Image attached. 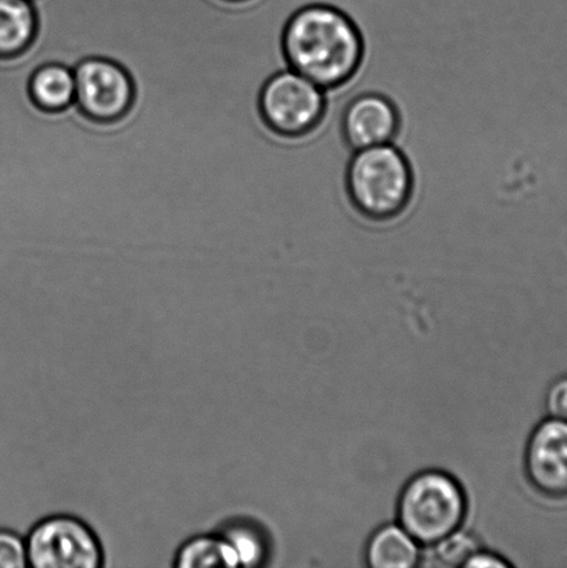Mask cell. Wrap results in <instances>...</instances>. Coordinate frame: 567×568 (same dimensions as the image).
Masks as SVG:
<instances>
[{
    "mask_svg": "<svg viewBox=\"0 0 567 568\" xmlns=\"http://www.w3.org/2000/svg\"><path fill=\"white\" fill-rule=\"evenodd\" d=\"M281 44L288 69L325 92L347 85L365 54L363 33L352 17L324 3L294 9L283 26Z\"/></svg>",
    "mask_w": 567,
    "mask_h": 568,
    "instance_id": "cell-1",
    "label": "cell"
},
{
    "mask_svg": "<svg viewBox=\"0 0 567 568\" xmlns=\"http://www.w3.org/2000/svg\"><path fill=\"white\" fill-rule=\"evenodd\" d=\"M344 183L354 210L371 222L396 220L413 202V166L393 143L355 150Z\"/></svg>",
    "mask_w": 567,
    "mask_h": 568,
    "instance_id": "cell-2",
    "label": "cell"
},
{
    "mask_svg": "<svg viewBox=\"0 0 567 568\" xmlns=\"http://www.w3.org/2000/svg\"><path fill=\"white\" fill-rule=\"evenodd\" d=\"M465 515L463 488L446 473H421L408 483L399 498V525L425 547H435L459 530Z\"/></svg>",
    "mask_w": 567,
    "mask_h": 568,
    "instance_id": "cell-3",
    "label": "cell"
},
{
    "mask_svg": "<svg viewBox=\"0 0 567 568\" xmlns=\"http://www.w3.org/2000/svg\"><path fill=\"white\" fill-rule=\"evenodd\" d=\"M326 108L324 89L288 67L272 75L260 94L266 126L285 141L311 135L324 121Z\"/></svg>",
    "mask_w": 567,
    "mask_h": 568,
    "instance_id": "cell-4",
    "label": "cell"
},
{
    "mask_svg": "<svg viewBox=\"0 0 567 568\" xmlns=\"http://www.w3.org/2000/svg\"><path fill=\"white\" fill-rule=\"evenodd\" d=\"M28 565L36 568H99L104 550L98 534L70 515L49 516L26 538Z\"/></svg>",
    "mask_w": 567,
    "mask_h": 568,
    "instance_id": "cell-5",
    "label": "cell"
},
{
    "mask_svg": "<svg viewBox=\"0 0 567 568\" xmlns=\"http://www.w3.org/2000/svg\"><path fill=\"white\" fill-rule=\"evenodd\" d=\"M75 104L93 121L113 122L130 110L133 83L121 65L91 58L74 69Z\"/></svg>",
    "mask_w": 567,
    "mask_h": 568,
    "instance_id": "cell-6",
    "label": "cell"
},
{
    "mask_svg": "<svg viewBox=\"0 0 567 568\" xmlns=\"http://www.w3.org/2000/svg\"><path fill=\"white\" fill-rule=\"evenodd\" d=\"M526 471L538 493L567 498V420L548 417L535 428L527 444Z\"/></svg>",
    "mask_w": 567,
    "mask_h": 568,
    "instance_id": "cell-7",
    "label": "cell"
},
{
    "mask_svg": "<svg viewBox=\"0 0 567 568\" xmlns=\"http://www.w3.org/2000/svg\"><path fill=\"white\" fill-rule=\"evenodd\" d=\"M399 131L402 114L393 100L383 93H360L343 111L342 135L354 152L393 143Z\"/></svg>",
    "mask_w": 567,
    "mask_h": 568,
    "instance_id": "cell-8",
    "label": "cell"
},
{
    "mask_svg": "<svg viewBox=\"0 0 567 568\" xmlns=\"http://www.w3.org/2000/svg\"><path fill=\"white\" fill-rule=\"evenodd\" d=\"M37 32V13L31 0H0V59L26 52Z\"/></svg>",
    "mask_w": 567,
    "mask_h": 568,
    "instance_id": "cell-9",
    "label": "cell"
},
{
    "mask_svg": "<svg viewBox=\"0 0 567 568\" xmlns=\"http://www.w3.org/2000/svg\"><path fill=\"white\" fill-rule=\"evenodd\" d=\"M419 559V544L402 526L382 527L366 549V560L374 568H413Z\"/></svg>",
    "mask_w": 567,
    "mask_h": 568,
    "instance_id": "cell-10",
    "label": "cell"
},
{
    "mask_svg": "<svg viewBox=\"0 0 567 568\" xmlns=\"http://www.w3.org/2000/svg\"><path fill=\"white\" fill-rule=\"evenodd\" d=\"M30 97L38 109L55 113L75 103L74 70L63 64H47L33 72Z\"/></svg>",
    "mask_w": 567,
    "mask_h": 568,
    "instance_id": "cell-11",
    "label": "cell"
},
{
    "mask_svg": "<svg viewBox=\"0 0 567 568\" xmlns=\"http://www.w3.org/2000/svg\"><path fill=\"white\" fill-rule=\"evenodd\" d=\"M175 567H241L232 545L224 534H204V536L188 539L178 549Z\"/></svg>",
    "mask_w": 567,
    "mask_h": 568,
    "instance_id": "cell-12",
    "label": "cell"
},
{
    "mask_svg": "<svg viewBox=\"0 0 567 568\" xmlns=\"http://www.w3.org/2000/svg\"><path fill=\"white\" fill-rule=\"evenodd\" d=\"M237 556L239 566L257 567L263 565L266 555L264 538L255 528L247 525H233L224 532Z\"/></svg>",
    "mask_w": 567,
    "mask_h": 568,
    "instance_id": "cell-13",
    "label": "cell"
},
{
    "mask_svg": "<svg viewBox=\"0 0 567 568\" xmlns=\"http://www.w3.org/2000/svg\"><path fill=\"white\" fill-rule=\"evenodd\" d=\"M436 558L444 566L464 567L472 556L479 550V545L469 534L455 531L435 545Z\"/></svg>",
    "mask_w": 567,
    "mask_h": 568,
    "instance_id": "cell-14",
    "label": "cell"
},
{
    "mask_svg": "<svg viewBox=\"0 0 567 568\" xmlns=\"http://www.w3.org/2000/svg\"><path fill=\"white\" fill-rule=\"evenodd\" d=\"M26 567H30L26 538L13 531L0 530V568Z\"/></svg>",
    "mask_w": 567,
    "mask_h": 568,
    "instance_id": "cell-15",
    "label": "cell"
},
{
    "mask_svg": "<svg viewBox=\"0 0 567 568\" xmlns=\"http://www.w3.org/2000/svg\"><path fill=\"white\" fill-rule=\"evenodd\" d=\"M546 406L549 417L567 420V376L558 378L549 387Z\"/></svg>",
    "mask_w": 567,
    "mask_h": 568,
    "instance_id": "cell-16",
    "label": "cell"
},
{
    "mask_svg": "<svg viewBox=\"0 0 567 568\" xmlns=\"http://www.w3.org/2000/svg\"><path fill=\"white\" fill-rule=\"evenodd\" d=\"M466 568H487V567H498V568H507L509 567L508 561H505L502 558H498L496 555L492 554H485V552H477L472 556V558L466 561L465 566Z\"/></svg>",
    "mask_w": 567,
    "mask_h": 568,
    "instance_id": "cell-17",
    "label": "cell"
},
{
    "mask_svg": "<svg viewBox=\"0 0 567 568\" xmlns=\"http://www.w3.org/2000/svg\"><path fill=\"white\" fill-rule=\"evenodd\" d=\"M231 2H242V0H231Z\"/></svg>",
    "mask_w": 567,
    "mask_h": 568,
    "instance_id": "cell-18",
    "label": "cell"
}]
</instances>
